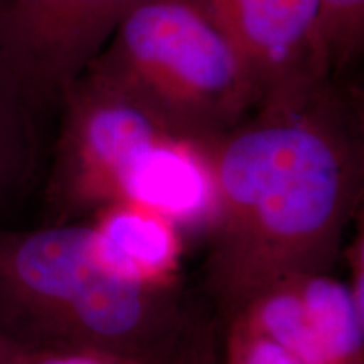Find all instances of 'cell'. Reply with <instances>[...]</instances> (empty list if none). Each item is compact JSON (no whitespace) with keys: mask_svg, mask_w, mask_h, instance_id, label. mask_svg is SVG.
<instances>
[{"mask_svg":"<svg viewBox=\"0 0 364 364\" xmlns=\"http://www.w3.org/2000/svg\"><path fill=\"white\" fill-rule=\"evenodd\" d=\"M198 317L182 287L136 284L105 267L90 221L0 228V334L21 348L171 364Z\"/></svg>","mask_w":364,"mask_h":364,"instance_id":"cell-2","label":"cell"},{"mask_svg":"<svg viewBox=\"0 0 364 364\" xmlns=\"http://www.w3.org/2000/svg\"><path fill=\"white\" fill-rule=\"evenodd\" d=\"M324 33L332 73H338L361 53L364 0H324Z\"/></svg>","mask_w":364,"mask_h":364,"instance_id":"cell-11","label":"cell"},{"mask_svg":"<svg viewBox=\"0 0 364 364\" xmlns=\"http://www.w3.org/2000/svg\"><path fill=\"white\" fill-rule=\"evenodd\" d=\"M14 364H139L112 354L81 349H26L21 348Z\"/></svg>","mask_w":364,"mask_h":364,"instance_id":"cell-13","label":"cell"},{"mask_svg":"<svg viewBox=\"0 0 364 364\" xmlns=\"http://www.w3.org/2000/svg\"><path fill=\"white\" fill-rule=\"evenodd\" d=\"M204 144L216 213L203 275L223 326L282 282L334 272L361 213V108L331 78Z\"/></svg>","mask_w":364,"mask_h":364,"instance_id":"cell-1","label":"cell"},{"mask_svg":"<svg viewBox=\"0 0 364 364\" xmlns=\"http://www.w3.org/2000/svg\"><path fill=\"white\" fill-rule=\"evenodd\" d=\"M171 364H220V327L199 316Z\"/></svg>","mask_w":364,"mask_h":364,"instance_id":"cell-12","label":"cell"},{"mask_svg":"<svg viewBox=\"0 0 364 364\" xmlns=\"http://www.w3.org/2000/svg\"><path fill=\"white\" fill-rule=\"evenodd\" d=\"M88 70L139 100L171 134L199 142L262 102L248 59L208 0H135Z\"/></svg>","mask_w":364,"mask_h":364,"instance_id":"cell-3","label":"cell"},{"mask_svg":"<svg viewBox=\"0 0 364 364\" xmlns=\"http://www.w3.org/2000/svg\"><path fill=\"white\" fill-rule=\"evenodd\" d=\"M21 346L12 343L6 336L0 334V364H14L19 356Z\"/></svg>","mask_w":364,"mask_h":364,"instance_id":"cell-14","label":"cell"},{"mask_svg":"<svg viewBox=\"0 0 364 364\" xmlns=\"http://www.w3.org/2000/svg\"><path fill=\"white\" fill-rule=\"evenodd\" d=\"M220 327V364H364V307L332 273L272 287Z\"/></svg>","mask_w":364,"mask_h":364,"instance_id":"cell-5","label":"cell"},{"mask_svg":"<svg viewBox=\"0 0 364 364\" xmlns=\"http://www.w3.org/2000/svg\"><path fill=\"white\" fill-rule=\"evenodd\" d=\"M34 115L0 70V203L24 188L36 164Z\"/></svg>","mask_w":364,"mask_h":364,"instance_id":"cell-10","label":"cell"},{"mask_svg":"<svg viewBox=\"0 0 364 364\" xmlns=\"http://www.w3.org/2000/svg\"><path fill=\"white\" fill-rule=\"evenodd\" d=\"M243 51L262 102L306 93L334 78L324 0H208Z\"/></svg>","mask_w":364,"mask_h":364,"instance_id":"cell-7","label":"cell"},{"mask_svg":"<svg viewBox=\"0 0 364 364\" xmlns=\"http://www.w3.org/2000/svg\"><path fill=\"white\" fill-rule=\"evenodd\" d=\"M122 199L167 218L182 235L208 233L216 213V184L206 144L177 135L154 140L132 162Z\"/></svg>","mask_w":364,"mask_h":364,"instance_id":"cell-8","label":"cell"},{"mask_svg":"<svg viewBox=\"0 0 364 364\" xmlns=\"http://www.w3.org/2000/svg\"><path fill=\"white\" fill-rule=\"evenodd\" d=\"M90 225L95 255L122 279L181 287L184 235L167 218L122 199L95 213Z\"/></svg>","mask_w":364,"mask_h":364,"instance_id":"cell-9","label":"cell"},{"mask_svg":"<svg viewBox=\"0 0 364 364\" xmlns=\"http://www.w3.org/2000/svg\"><path fill=\"white\" fill-rule=\"evenodd\" d=\"M61 127L46 184V223L83 221L122 199L127 172L139 152L174 135L139 100L86 70L61 102Z\"/></svg>","mask_w":364,"mask_h":364,"instance_id":"cell-4","label":"cell"},{"mask_svg":"<svg viewBox=\"0 0 364 364\" xmlns=\"http://www.w3.org/2000/svg\"><path fill=\"white\" fill-rule=\"evenodd\" d=\"M135 0H0V70L36 115L61 102Z\"/></svg>","mask_w":364,"mask_h":364,"instance_id":"cell-6","label":"cell"}]
</instances>
